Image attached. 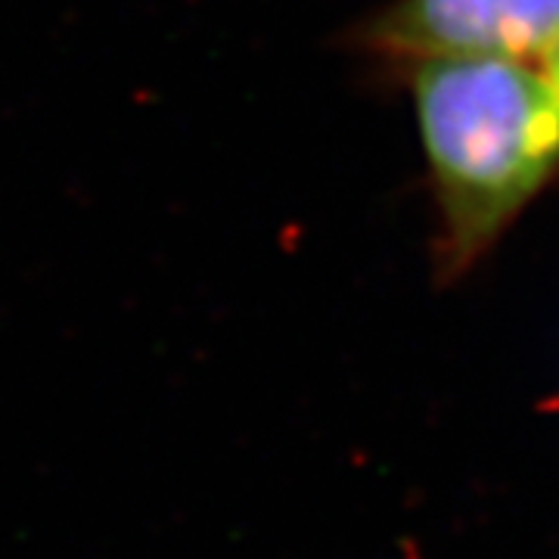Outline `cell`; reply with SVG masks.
I'll return each instance as SVG.
<instances>
[{"label": "cell", "mask_w": 559, "mask_h": 559, "mask_svg": "<svg viewBox=\"0 0 559 559\" xmlns=\"http://www.w3.org/2000/svg\"><path fill=\"white\" fill-rule=\"evenodd\" d=\"M419 143L439 212L441 283L469 274L559 175V100L532 62L411 66Z\"/></svg>", "instance_id": "obj_1"}, {"label": "cell", "mask_w": 559, "mask_h": 559, "mask_svg": "<svg viewBox=\"0 0 559 559\" xmlns=\"http://www.w3.org/2000/svg\"><path fill=\"white\" fill-rule=\"evenodd\" d=\"M540 75H544V81L550 84V91H554V97L559 100V35L554 38V44L544 50V57H540Z\"/></svg>", "instance_id": "obj_3"}, {"label": "cell", "mask_w": 559, "mask_h": 559, "mask_svg": "<svg viewBox=\"0 0 559 559\" xmlns=\"http://www.w3.org/2000/svg\"><path fill=\"white\" fill-rule=\"evenodd\" d=\"M559 35V0H392L360 40L407 66L463 57L538 62Z\"/></svg>", "instance_id": "obj_2"}]
</instances>
